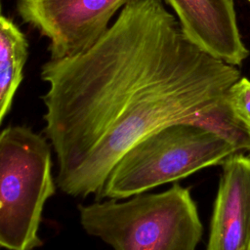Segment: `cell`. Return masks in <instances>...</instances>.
Returning <instances> with one entry per match:
<instances>
[{"instance_id":"cell-5","label":"cell","mask_w":250,"mask_h":250,"mask_svg":"<svg viewBox=\"0 0 250 250\" xmlns=\"http://www.w3.org/2000/svg\"><path fill=\"white\" fill-rule=\"evenodd\" d=\"M132 0H18L20 18L49 40L50 59L75 56L94 45Z\"/></svg>"},{"instance_id":"cell-6","label":"cell","mask_w":250,"mask_h":250,"mask_svg":"<svg viewBox=\"0 0 250 250\" xmlns=\"http://www.w3.org/2000/svg\"><path fill=\"white\" fill-rule=\"evenodd\" d=\"M186 37L209 55L232 65L248 57L238 28L233 0H163Z\"/></svg>"},{"instance_id":"cell-11","label":"cell","mask_w":250,"mask_h":250,"mask_svg":"<svg viewBox=\"0 0 250 250\" xmlns=\"http://www.w3.org/2000/svg\"><path fill=\"white\" fill-rule=\"evenodd\" d=\"M245 1H247V2L250 4V0H245Z\"/></svg>"},{"instance_id":"cell-3","label":"cell","mask_w":250,"mask_h":250,"mask_svg":"<svg viewBox=\"0 0 250 250\" xmlns=\"http://www.w3.org/2000/svg\"><path fill=\"white\" fill-rule=\"evenodd\" d=\"M236 150L227 141L189 123L164 126L132 146L116 162L102 199H126L203 168L223 164Z\"/></svg>"},{"instance_id":"cell-1","label":"cell","mask_w":250,"mask_h":250,"mask_svg":"<svg viewBox=\"0 0 250 250\" xmlns=\"http://www.w3.org/2000/svg\"><path fill=\"white\" fill-rule=\"evenodd\" d=\"M40 77L48 84L44 134L56 154L57 186L98 200L132 146L188 122L241 78L235 65L191 43L163 0H132L94 45L50 59Z\"/></svg>"},{"instance_id":"cell-4","label":"cell","mask_w":250,"mask_h":250,"mask_svg":"<svg viewBox=\"0 0 250 250\" xmlns=\"http://www.w3.org/2000/svg\"><path fill=\"white\" fill-rule=\"evenodd\" d=\"M52 146L30 128L8 126L0 135V246L35 250L47 200L56 192Z\"/></svg>"},{"instance_id":"cell-8","label":"cell","mask_w":250,"mask_h":250,"mask_svg":"<svg viewBox=\"0 0 250 250\" xmlns=\"http://www.w3.org/2000/svg\"><path fill=\"white\" fill-rule=\"evenodd\" d=\"M28 43L19 26L5 15L0 17V122L9 114L23 79Z\"/></svg>"},{"instance_id":"cell-12","label":"cell","mask_w":250,"mask_h":250,"mask_svg":"<svg viewBox=\"0 0 250 250\" xmlns=\"http://www.w3.org/2000/svg\"><path fill=\"white\" fill-rule=\"evenodd\" d=\"M246 250H250V248H248V249H246Z\"/></svg>"},{"instance_id":"cell-2","label":"cell","mask_w":250,"mask_h":250,"mask_svg":"<svg viewBox=\"0 0 250 250\" xmlns=\"http://www.w3.org/2000/svg\"><path fill=\"white\" fill-rule=\"evenodd\" d=\"M126 199L80 204L85 232L113 250L196 249L203 227L189 188L175 182L165 191Z\"/></svg>"},{"instance_id":"cell-10","label":"cell","mask_w":250,"mask_h":250,"mask_svg":"<svg viewBox=\"0 0 250 250\" xmlns=\"http://www.w3.org/2000/svg\"><path fill=\"white\" fill-rule=\"evenodd\" d=\"M228 101L236 115L250 126V80L238 79L228 92Z\"/></svg>"},{"instance_id":"cell-9","label":"cell","mask_w":250,"mask_h":250,"mask_svg":"<svg viewBox=\"0 0 250 250\" xmlns=\"http://www.w3.org/2000/svg\"><path fill=\"white\" fill-rule=\"evenodd\" d=\"M186 123L213 132L232 146L236 152L246 150L250 153V126L236 115L227 96Z\"/></svg>"},{"instance_id":"cell-7","label":"cell","mask_w":250,"mask_h":250,"mask_svg":"<svg viewBox=\"0 0 250 250\" xmlns=\"http://www.w3.org/2000/svg\"><path fill=\"white\" fill-rule=\"evenodd\" d=\"M210 223L206 250L250 248V156L225 160Z\"/></svg>"}]
</instances>
